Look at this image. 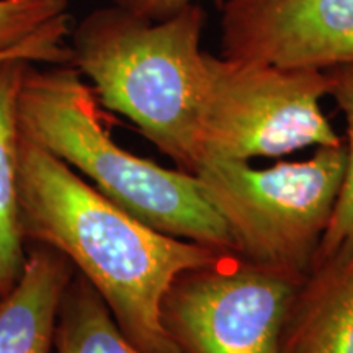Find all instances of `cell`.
<instances>
[{
    "label": "cell",
    "mask_w": 353,
    "mask_h": 353,
    "mask_svg": "<svg viewBox=\"0 0 353 353\" xmlns=\"http://www.w3.org/2000/svg\"><path fill=\"white\" fill-rule=\"evenodd\" d=\"M19 218L25 244L63 254L143 353H180L161 319L167 290L180 273L231 254L145 226L21 130Z\"/></svg>",
    "instance_id": "1"
},
{
    "label": "cell",
    "mask_w": 353,
    "mask_h": 353,
    "mask_svg": "<svg viewBox=\"0 0 353 353\" xmlns=\"http://www.w3.org/2000/svg\"><path fill=\"white\" fill-rule=\"evenodd\" d=\"M205 21L198 3L159 21L110 6L70 30L72 65L94 83L99 103L134 123L188 174L198 162Z\"/></svg>",
    "instance_id": "2"
},
{
    "label": "cell",
    "mask_w": 353,
    "mask_h": 353,
    "mask_svg": "<svg viewBox=\"0 0 353 353\" xmlns=\"http://www.w3.org/2000/svg\"><path fill=\"white\" fill-rule=\"evenodd\" d=\"M30 64L19 95L25 136L145 226L236 254L232 236L193 174L134 156L103 126L94 88L72 64Z\"/></svg>",
    "instance_id": "3"
},
{
    "label": "cell",
    "mask_w": 353,
    "mask_h": 353,
    "mask_svg": "<svg viewBox=\"0 0 353 353\" xmlns=\"http://www.w3.org/2000/svg\"><path fill=\"white\" fill-rule=\"evenodd\" d=\"M345 164L342 143L265 169L201 161L193 175L231 232L237 255L304 280L332 218Z\"/></svg>",
    "instance_id": "4"
},
{
    "label": "cell",
    "mask_w": 353,
    "mask_h": 353,
    "mask_svg": "<svg viewBox=\"0 0 353 353\" xmlns=\"http://www.w3.org/2000/svg\"><path fill=\"white\" fill-rule=\"evenodd\" d=\"M198 162L276 159L306 148L341 145L321 101L325 70L285 68L205 52Z\"/></svg>",
    "instance_id": "5"
},
{
    "label": "cell",
    "mask_w": 353,
    "mask_h": 353,
    "mask_svg": "<svg viewBox=\"0 0 353 353\" xmlns=\"http://www.w3.org/2000/svg\"><path fill=\"white\" fill-rule=\"evenodd\" d=\"M303 280L237 254L180 273L161 306L180 353H280Z\"/></svg>",
    "instance_id": "6"
},
{
    "label": "cell",
    "mask_w": 353,
    "mask_h": 353,
    "mask_svg": "<svg viewBox=\"0 0 353 353\" xmlns=\"http://www.w3.org/2000/svg\"><path fill=\"white\" fill-rule=\"evenodd\" d=\"M221 56L325 70L345 64L353 0H221Z\"/></svg>",
    "instance_id": "7"
},
{
    "label": "cell",
    "mask_w": 353,
    "mask_h": 353,
    "mask_svg": "<svg viewBox=\"0 0 353 353\" xmlns=\"http://www.w3.org/2000/svg\"><path fill=\"white\" fill-rule=\"evenodd\" d=\"M280 353H353V244L314 260L291 304Z\"/></svg>",
    "instance_id": "8"
},
{
    "label": "cell",
    "mask_w": 353,
    "mask_h": 353,
    "mask_svg": "<svg viewBox=\"0 0 353 353\" xmlns=\"http://www.w3.org/2000/svg\"><path fill=\"white\" fill-rule=\"evenodd\" d=\"M74 275L57 250L26 245L20 280L0 301V353H52L61 301Z\"/></svg>",
    "instance_id": "9"
},
{
    "label": "cell",
    "mask_w": 353,
    "mask_h": 353,
    "mask_svg": "<svg viewBox=\"0 0 353 353\" xmlns=\"http://www.w3.org/2000/svg\"><path fill=\"white\" fill-rule=\"evenodd\" d=\"M32 61L0 59V296L20 280L26 244L19 218V95ZM34 64V63H33Z\"/></svg>",
    "instance_id": "10"
},
{
    "label": "cell",
    "mask_w": 353,
    "mask_h": 353,
    "mask_svg": "<svg viewBox=\"0 0 353 353\" xmlns=\"http://www.w3.org/2000/svg\"><path fill=\"white\" fill-rule=\"evenodd\" d=\"M54 353H143L121 332L107 304L76 273L57 314Z\"/></svg>",
    "instance_id": "11"
},
{
    "label": "cell",
    "mask_w": 353,
    "mask_h": 353,
    "mask_svg": "<svg viewBox=\"0 0 353 353\" xmlns=\"http://www.w3.org/2000/svg\"><path fill=\"white\" fill-rule=\"evenodd\" d=\"M329 95L341 108L347 121V164L341 193L316 259L327 257L353 244V63L325 69Z\"/></svg>",
    "instance_id": "12"
},
{
    "label": "cell",
    "mask_w": 353,
    "mask_h": 353,
    "mask_svg": "<svg viewBox=\"0 0 353 353\" xmlns=\"http://www.w3.org/2000/svg\"><path fill=\"white\" fill-rule=\"evenodd\" d=\"M69 0H0V51L68 23Z\"/></svg>",
    "instance_id": "13"
},
{
    "label": "cell",
    "mask_w": 353,
    "mask_h": 353,
    "mask_svg": "<svg viewBox=\"0 0 353 353\" xmlns=\"http://www.w3.org/2000/svg\"><path fill=\"white\" fill-rule=\"evenodd\" d=\"M70 37V21L52 26L30 41L13 50L0 51V59L7 57H25L34 64L44 65H65L72 63V51L65 39Z\"/></svg>",
    "instance_id": "14"
},
{
    "label": "cell",
    "mask_w": 353,
    "mask_h": 353,
    "mask_svg": "<svg viewBox=\"0 0 353 353\" xmlns=\"http://www.w3.org/2000/svg\"><path fill=\"white\" fill-rule=\"evenodd\" d=\"M216 2L221 3V0ZM192 3L198 0H113V6L152 21L164 20Z\"/></svg>",
    "instance_id": "15"
},
{
    "label": "cell",
    "mask_w": 353,
    "mask_h": 353,
    "mask_svg": "<svg viewBox=\"0 0 353 353\" xmlns=\"http://www.w3.org/2000/svg\"><path fill=\"white\" fill-rule=\"evenodd\" d=\"M347 63H353V38H352V44H350V50H348V56H347ZM345 63V64H347Z\"/></svg>",
    "instance_id": "16"
},
{
    "label": "cell",
    "mask_w": 353,
    "mask_h": 353,
    "mask_svg": "<svg viewBox=\"0 0 353 353\" xmlns=\"http://www.w3.org/2000/svg\"><path fill=\"white\" fill-rule=\"evenodd\" d=\"M0 301H2V296H0Z\"/></svg>",
    "instance_id": "17"
}]
</instances>
